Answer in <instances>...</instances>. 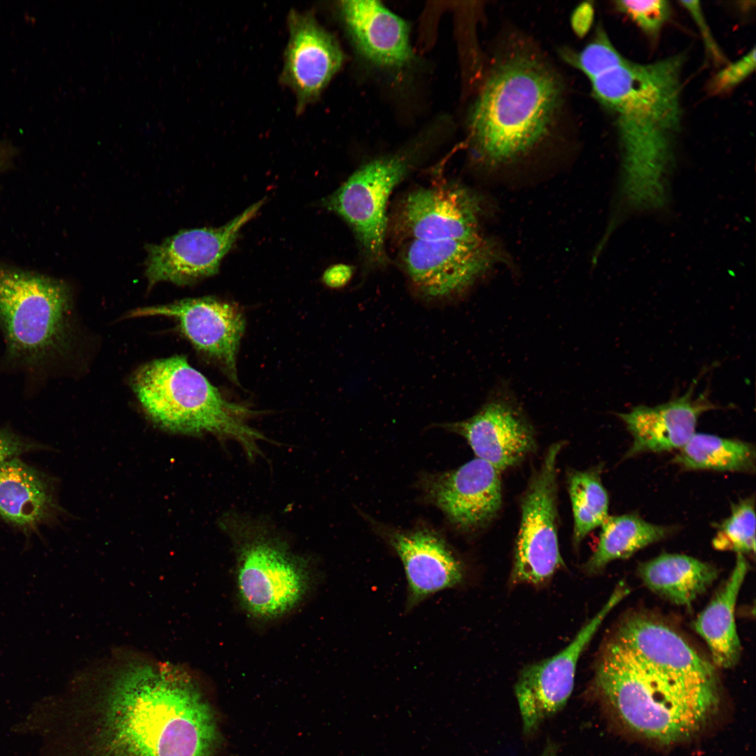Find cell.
Instances as JSON below:
<instances>
[{
  "mask_svg": "<svg viewBox=\"0 0 756 756\" xmlns=\"http://www.w3.org/2000/svg\"><path fill=\"white\" fill-rule=\"evenodd\" d=\"M708 662L673 648H631L612 632L594 664L587 696L634 731L659 742L697 731L719 701Z\"/></svg>",
  "mask_w": 756,
  "mask_h": 756,
  "instance_id": "obj_1",
  "label": "cell"
},
{
  "mask_svg": "<svg viewBox=\"0 0 756 756\" xmlns=\"http://www.w3.org/2000/svg\"><path fill=\"white\" fill-rule=\"evenodd\" d=\"M382 537L402 562L407 581L406 612L426 599L462 584L465 570L461 559L437 533L426 528H381Z\"/></svg>",
  "mask_w": 756,
  "mask_h": 756,
  "instance_id": "obj_17",
  "label": "cell"
},
{
  "mask_svg": "<svg viewBox=\"0 0 756 756\" xmlns=\"http://www.w3.org/2000/svg\"><path fill=\"white\" fill-rule=\"evenodd\" d=\"M594 9L589 2H584L575 8L571 15V27L580 37L584 36L594 22Z\"/></svg>",
  "mask_w": 756,
  "mask_h": 756,
  "instance_id": "obj_32",
  "label": "cell"
},
{
  "mask_svg": "<svg viewBox=\"0 0 756 756\" xmlns=\"http://www.w3.org/2000/svg\"><path fill=\"white\" fill-rule=\"evenodd\" d=\"M71 295L61 280L0 262V328L9 359L44 367L66 344Z\"/></svg>",
  "mask_w": 756,
  "mask_h": 756,
  "instance_id": "obj_6",
  "label": "cell"
},
{
  "mask_svg": "<svg viewBox=\"0 0 756 756\" xmlns=\"http://www.w3.org/2000/svg\"><path fill=\"white\" fill-rule=\"evenodd\" d=\"M440 427L463 437L476 455L500 472L517 465L536 447L532 427L510 400L496 398L473 416Z\"/></svg>",
  "mask_w": 756,
  "mask_h": 756,
  "instance_id": "obj_18",
  "label": "cell"
},
{
  "mask_svg": "<svg viewBox=\"0 0 756 756\" xmlns=\"http://www.w3.org/2000/svg\"><path fill=\"white\" fill-rule=\"evenodd\" d=\"M683 54L650 63L626 59L589 79L596 101L614 118L626 164L662 166L682 124Z\"/></svg>",
  "mask_w": 756,
  "mask_h": 756,
  "instance_id": "obj_4",
  "label": "cell"
},
{
  "mask_svg": "<svg viewBox=\"0 0 756 756\" xmlns=\"http://www.w3.org/2000/svg\"><path fill=\"white\" fill-rule=\"evenodd\" d=\"M132 387L157 425L169 431L211 433L239 442L247 456L259 454L264 436L247 423L253 411L231 402L183 356L153 360L135 373Z\"/></svg>",
  "mask_w": 756,
  "mask_h": 756,
  "instance_id": "obj_5",
  "label": "cell"
},
{
  "mask_svg": "<svg viewBox=\"0 0 756 756\" xmlns=\"http://www.w3.org/2000/svg\"><path fill=\"white\" fill-rule=\"evenodd\" d=\"M345 27L359 52L382 66L401 67L412 57L407 24L376 1H342Z\"/></svg>",
  "mask_w": 756,
  "mask_h": 756,
  "instance_id": "obj_20",
  "label": "cell"
},
{
  "mask_svg": "<svg viewBox=\"0 0 756 756\" xmlns=\"http://www.w3.org/2000/svg\"><path fill=\"white\" fill-rule=\"evenodd\" d=\"M223 526L236 543L237 589L247 612L269 620L295 609L310 586L304 561L262 523L234 517Z\"/></svg>",
  "mask_w": 756,
  "mask_h": 756,
  "instance_id": "obj_7",
  "label": "cell"
},
{
  "mask_svg": "<svg viewBox=\"0 0 756 756\" xmlns=\"http://www.w3.org/2000/svg\"><path fill=\"white\" fill-rule=\"evenodd\" d=\"M353 273L354 269L351 266L343 263L336 264L325 271L323 281L330 288H340L349 282Z\"/></svg>",
  "mask_w": 756,
  "mask_h": 756,
  "instance_id": "obj_33",
  "label": "cell"
},
{
  "mask_svg": "<svg viewBox=\"0 0 756 756\" xmlns=\"http://www.w3.org/2000/svg\"><path fill=\"white\" fill-rule=\"evenodd\" d=\"M755 512L752 498L732 505L729 517L718 526L712 543L715 549L740 554L755 552Z\"/></svg>",
  "mask_w": 756,
  "mask_h": 756,
  "instance_id": "obj_27",
  "label": "cell"
},
{
  "mask_svg": "<svg viewBox=\"0 0 756 756\" xmlns=\"http://www.w3.org/2000/svg\"><path fill=\"white\" fill-rule=\"evenodd\" d=\"M673 458L687 470L753 472L755 449L748 442L719 436L694 433Z\"/></svg>",
  "mask_w": 756,
  "mask_h": 756,
  "instance_id": "obj_25",
  "label": "cell"
},
{
  "mask_svg": "<svg viewBox=\"0 0 756 756\" xmlns=\"http://www.w3.org/2000/svg\"><path fill=\"white\" fill-rule=\"evenodd\" d=\"M133 316H162L175 319L183 334L201 353L216 360L237 382V354L245 321L235 304L212 298L186 299L138 309Z\"/></svg>",
  "mask_w": 756,
  "mask_h": 756,
  "instance_id": "obj_14",
  "label": "cell"
},
{
  "mask_svg": "<svg viewBox=\"0 0 756 756\" xmlns=\"http://www.w3.org/2000/svg\"><path fill=\"white\" fill-rule=\"evenodd\" d=\"M755 48L739 59L729 64L710 80L708 90L712 94H720L732 90L745 80L755 69Z\"/></svg>",
  "mask_w": 756,
  "mask_h": 756,
  "instance_id": "obj_30",
  "label": "cell"
},
{
  "mask_svg": "<svg viewBox=\"0 0 756 756\" xmlns=\"http://www.w3.org/2000/svg\"><path fill=\"white\" fill-rule=\"evenodd\" d=\"M615 6L652 38L659 34L671 11L669 2L665 0H620L615 1Z\"/></svg>",
  "mask_w": 756,
  "mask_h": 756,
  "instance_id": "obj_29",
  "label": "cell"
},
{
  "mask_svg": "<svg viewBox=\"0 0 756 756\" xmlns=\"http://www.w3.org/2000/svg\"><path fill=\"white\" fill-rule=\"evenodd\" d=\"M41 447L10 430L0 428V463Z\"/></svg>",
  "mask_w": 756,
  "mask_h": 756,
  "instance_id": "obj_31",
  "label": "cell"
},
{
  "mask_svg": "<svg viewBox=\"0 0 756 756\" xmlns=\"http://www.w3.org/2000/svg\"><path fill=\"white\" fill-rule=\"evenodd\" d=\"M477 194L455 183L419 188L401 202L395 218L399 233L412 239H470L485 234Z\"/></svg>",
  "mask_w": 756,
  "mask_h": 756,
  "instance_id": "obj_13",
  "label": "cell"
},
{
  "mask_svg": "<svg viewBox=\"0 0 756 756\" xmlns=\"http://www.w3.org/2000/svg\"><path fill=\"white\" fill-rule=\"evenodd\" d=\"M421 486L426 498L463 530L486 525L502 504L500 471L478 458L456 469L424 476Z\"/></svg>",
  "mask_w": 756,
  "mask_h": 756,
  "instance_id": "obj_15",
  "label": "cell"
},
{
  "mask_svg": "<svg viewBox=\"0 0 756 756\" xmlns=\"http://www.w3.org/2000/svg\"><path fill=\"white\" fill-rule=\"evenodd\" d=\"M645 585L656 594L678 606H690L716 580L711 564L679 554H663L638 567Z\"/></svg>",
  "mask_w": 756,
  "mask_h": 756,
  "instance_id": "obj_23",
  "label": "cell"
},
{
  "mask_svg": "<svg viewBox=\"0 0 756 756\" xmlns=\"http://www.w3.org/2000/svg\"><path fill=\"white\" fill-rule=\"evenodd\" d=\"M407 165L399 156L369 162L323 202L326 209L350 226L365 256L375 265L386 261L387 204L393 189L406 174Z\"/></svg>",
  "mask_w": 756,
  "mask_h": 756,
  "instance_id": "obj_11",
  "label": "cell"
},
{
  "mask_svg": "<svg viewBox=\"0 0 756 756\" xmlns=\"http://www.w3.org/2000/svg\"><path fill=\"white\" fill-rule=\"evenodd\" d=\"M288 27L280 80L294 92L299 113L318 99L341 68L344 56L336 39L312 13L290 10Z\"/></svg>",
  "mask_w": 756,
  "mask_h": 756,
  "instance_id": "obj_16",
  "label": "cell"
},
{
  "mask_svg": "<svg viewBox=\"0 0 756 756\" xmlns=\"http://www.w3.org/2000/svg\"><path fill=\"white\" fill-rule=\"evenodd\" d=\"M61 510L50 479L18 458L0 463V517L29 534Z\"/></svg>",
  "mask_w": 756,
  "mask_h": 756,
  "instance_id": "obj_21",
  "label": "cell"
},
{
  "mask_svg": "<svg viewBox=\"0 0 756 756\" xmlns=\"http://www.w3.org/2000/svg\"><path fill=\"white\" fill-rule=\"evenodd\" d=\"M539 756H559L557 746L549 741Z\"/></svg>",
  "mask_w": 756,
  "mask_h": 756,
  "instance_id": "obj_35",
  "label": "cell"
},
{
  "mask_svg": "<svg viewBox=\"0 0 756 756\" xmlns=\"http://www.w3.org/2000/svg\"><path fill=\"white\" fill-rule=\"evenodd\" d=\"M104 730L118 756H211L218 741L211 709L190 683L127 676L109 694Z\"/></svg>",
  "mask_w": 756,
  "mask_h": 756,
  "instance_id": "obj_3",
  "label": "cell"
},
{
  "mask_svg": "<svg viewBox=\"0 0 756 756\" xmlns=\"http://www.w3.org/2000/svg\"><path fill=\"white\" fill-rule=\"evenodd\" d=\"M561 52L566 62L580 70L589 80L626 59L603 30H598L594 38L581 50L565 48Z\"/></svg>",
  "mask_w": 756,
  "mask_h": 756,
  "instance_id": "obj_28",
  "label": "cell"
},
{
  "mask_svg": "<svg viewBox=\"0 0 756 756\" xmlns=\"http://www.w3.org/2000/svg\"><path fill=\"white\" fill-rule=\"evenodd\" d=\"M498 50L468 121L473 154L489 166L522 159L552 140L567 112L565 83L536 47L513 38Z\"/></svg>",
  "mask_w": 756,
  "mask_h": 756,
  "instance_id": "obj_2",
  "label": "cell"
},
{
  "mask_svg": "<svg viewBox=\"0 0 756 756\" xmlns=\"http://www.w3.org/2000/svg\"><path fill=\"white\" fill-rule=\"evenodd\" d=\"M696 381L685 395L655 407L639 405L617 415L633 438L626 456L680 449L695 433L698 419L715 408L706 393L694 398Z\"/></svg>",
  "mask_w": 756,
  "mask_h": 756,
  "instance_id": "obj_19",
  "label": "cell"
},
{
  "mask_svg": "<svg viewBox=\"0 0 756 756\" xmlns=\"http://www.w3.org/2000/svg\"><path fill=\"white\" fill-rule=\"evenodd\" d=\"M564 442L552 444L529 481L521 502V522L510 582L542 586L564 566L556 527V463Z\"/></svg>",
  "mask_w": 756,
  "mask_h": 756,
  "instance_id": "obj_9",
  "label": "cell"
},
{
  "mask_svg": "<svg viewBox=\"0 0 756 756\" xmlns=\"http://www.w3.org/2000/svg\"><path fill=\"white\" fill-rule=\"evenodd\" d=\"M508 257L491 237L409 240L400 252L404 272L422 299L444 302L464 294Z\"/></svg>",
  "mask_w": 756,
  "mask_h": 756,
  "instance_id": "obj_8",
  "label": "cell"
},
{
  "mask_svg": "<svg viewBox=\"0 0 756 756\" xmlns=\"http://www.w3.org/2000/svg\"><path fill=\"white\" fill-rule=\"evenodd\" d=\"M620 582L601 609L556 654L529 664L519 673L514 694L523 736L533 737L546 720L561 711L573 692L578 661L608 613L629 594Z\"/></svg>",
  "mask_w": 756,
  "mask_h": 756,
  "instance_id": "obj_10",
  "label": "cell"
},
{
  "mask_svg": "<svg viewBox=\"0 0 756 756\" xmlns=\"http://www.w3.org/2000/svg\"><path fill=\"white\" fill-rule=\"evenodd\" d=\"M748 568L744 556L738 554L729 579L694 623L709 648L713 665L720 668L733 667L739 660L741 647L734 610Z\"/></svg>",
  "mask_w": 756,
  "mask_h": 756,
  "instance_id": "obj_22",
  "label": "cell"
},
{
  "mask_svg": "<svg viewBox=\"0 0 756 756\" xmlns=\"http://www.w3.org/2000/svg\"><path fill=\"white\" fill-rule=\"evenodd\" d=\"M263 203H255L220 227L183 230L148 246L146 275L150 285L162 281L186 285L217 273L239 231Z\"/></svg>",
  "mask_w": 756,
  "mask_h": 756,
  "instance_id": "obj_12",
  "label": "cell"
},
{
  "mask_svg": "<svg viewBox=\"0 0 756 756\" xmlns=\"http://www.w3.org/2000/svg\"><path fill=\"white\" fill-rule=\"evenodd\" d=\"M680 2L682 6L691 13L694 20L697 22L699 28L702 29V33L708 48L710 50V51L714 55V57H717V59H720L722 57L719 55L720 51L718 48H716V45L714 43L706 27V24L704 22V15L699 5V2L696 1H681Z\"/></svg>",
  "mask_w": 756,
  "mask_h": 756,
  "instance_id": "obj_34",
  "label": "cell"
},
{
  "mask_svg": "<svg viewBox=\"0 0 756 756\" xmlns=\"http://www.w3.org/2000/svg\"><path fill=\"white\" fill-rule=\"evenodd\" d=\"M568 484L574 519L573 544L578 547L608 517V497L599 468L571 471Z\"/></svg>",
  "mask_w": 756,
  "mask_h": 756,
  "instance_id": "obj_26",
  "label": "cell"
},
{
  "mask_svg": "<svg viewBox=\"0 0 756 756\" xmlns=\"http://www.w3.org/2000/svg\"><path fill=\"white\" fill-rule=\"evenodd\" d=\"M597 547L584 565L595 574L610 562L626 559L639 550L656 542L671 531L668 528L648 522L635 514L608 516L603 522Z\"/></svg>",
  "mask_w": 756,
  "mask_h": 756,
  "instance_id": "obj_24",
  "label": "cell"
}]
</instances>
